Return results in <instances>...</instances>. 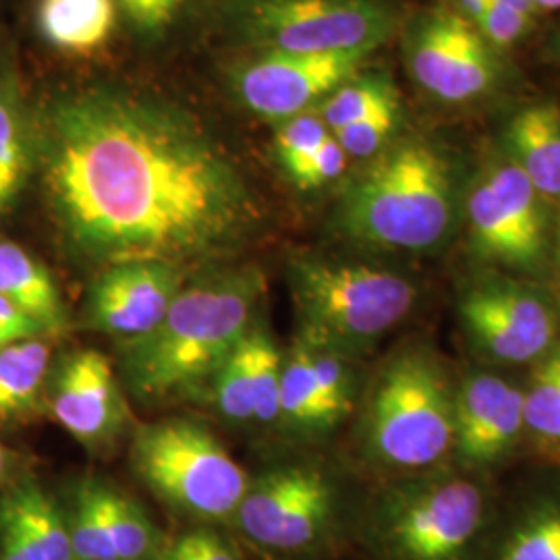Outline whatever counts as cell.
<instances>
[{"label": "cell", "mask_w": 560, "mask_h": 560, "mask_svg": "<svg viewBox=\"0 0 560 560\" xmlns=\"http://www.w3.org/2000/svg\"><path fill=\"white\" fill-rule=\"evenodd\" d=\"M245 339V337H243ZM241 339L233 353L222 361L221 368L212 376V400L222 418L235 423L254 421V399L245 345Z\"/></svg>", "instance_id": "30"}, {"label": "cell", "mask_w": 560, "mask_h": 560, "mask_svg": "<svg viewBox=\"0 0 560 560\" xmlns=\"http://www.w3.org/2000/svg\"><path fill=\"white\" fill-rule=\"evenodd\" d=\"M264 280L235 268L185 282L161 324L120 345V372L131 395L162 402L198 390L254 326Z\"/></svg>", "instance_id": "2"}, {"label": "cell", "mask_w": 560, "mask_h": 560, "mask_svg": "<svg viewBox=\"0 0 560 560\" xmlns=\"http://www.w3.org/2000/svg\"><path fill=\"white\" fill-rule=\"evenodd\" d=\"M400 122V101L386 104L368 117L355 120L332 136L349 159H372L384 152Z\"/></svg>", "instance_id": "31"}, {"label": "cell", "mask_w": 560, "mask_h": 560, "mask_svg": "<svg viewBox=\"0 0 560 560\" xmlns=\"http://www.w3.org/2000/svg\"><path fill=\"white\" fill-rule=\"evenodd\" d=\"M224 30L258 52H374L395 34L388 0H224Z\"/></svg>", "instance_id": "4"}, {"label": "cell", "mask_w": 560, "mask_h": 560, "mask_svg": "<svg viewBox=\"0 0 560 560\" xmlns=\"http://www.w3.org/2000/svg\"><path fill=\"white\" fill-rule=\"evenodd\" d=\"M67 527L75 560H120L102 509L101 481L81 483Z\"/></svg>", "instance_id": "27"}, {"label": "cell", "mask_w": 560, "mask_h": 560, "mask_svg": "<svg viewBox=\"0 0 560 560\" xmlns=\"http://www.w3.org/2000/svg\"><path fill=\"white\" fill-rule=\"evenodd\" d=\"M307 347L312 353L314 378L320 388L322 397L326 400L328 409L332 411V416L339 420L340 416L349 409V402H351L347 370L337 355L328 353L320 345L307 342Z\"/></svg>", "instance_id": "35"}, {"label": "cell", "mask_w": 560, "mask_h": 560, "mask_svg": "<svg viewBox=\"0 0 560 560\" xmlns=\"http://www.w3.org/2000/svg\"><path fill=\"white\" fill-rule=\"evenodd\" d=\"M347 162H349L347 152L340 148L337 138L330 136L322 143L320 150L301 168L300 175L293 179V183L303 189H316L330 180L339 179L347 168Z\"/></svg>", "instance_id": "36"}, {"label": "cell", "mask_w": 560, "mask_h": 560, "mask_svg": "<svg viewBox=\"0 0 560 560\" xmlns=\"http://www.w3.org/2000/svg\"><path fill=\"white\" fill-rule=\"evenodd\" d=\"M453 219L451 171L420 140L381 152L340 196L337 224L351 240L384 249L420 252L446 235Z\"/></svg>", "instance_id": "3"}, {"label": "cell", "mask_w": 560, "mask_h": 560, "mask_svg": "<svg viewBox=\"0 0 560 560\" xmlns=\"http://www.w3.org/2000/svg\"><path fill=\"white\" fill-rule=\"evenodd\" d=\"M534 23H536L534 15L521 13L502 2L490 0L488 9L476 23V30L480 32L481 38L488 42V46L497 52V50L513 48L523 38H527L529 32L534 30Z\"/></svg>", "instance_id": "33"}, {"label": "cell", "mask_w": 560, "mask_h": 560, "mask_svg": "<svg viewBox=\"0 0 560 560\" xmlns=\"http://www.w3.org/2000/svg\"><path fill=\"white\" fill-rule=\"evenodd\" d=\"M494 2H502V4H506V7H511V9H515V11L534 15V18L540 13L538 7L534 4V0H494Z\"/></svg>", "instance_id": "41"}, {"label": "cell", "mask_w": 560, "mask_h": 560, "mask_svg": "<svg viewBox=\"0 0 560 560\" xmlns=\"http://www.w3.org/2000/svg\"><path fill=\"white\" fill-rule=\"evenodd\" d=\"M550 50H552V55L560 60V30L559 34L555 36V40H552V46H550Z\"/></svg>", "instance_id": "44"}, {"label": "cell", "mask_w": 560, "mask_h": 560, "mask_svg": "<svg viewBox=\"0 0 560 560\" xmlns=\"http://www.w3.org/2000/svg\"><path fill=\"white\" fill-rule=\"evenodd\" d=\"M0 560H42L34 541L30 540L20 521L13 520L11 515H4V538Z\"/></svg>", "instance_id": "39"}, {"label": "cell", "mask_w": 560, "mask_h": 560, "mask_svg": "<svg viewBox=\"0 0 560 560\" xmlns=\"http://www.w3.org/2000/svg\"><path fill=\"white\" fill-rule=\"evenodd\" d=\"M7 515L20 521L42 560H75L67 521H62L59 511L40 490L21 488L9 502Z\"/></svg>", "instance_id": "23"}, {"label": "cell", "mask_w": 560, "mask_h": 560, "mask_svg": "<svg viewBox=\"0 0 560 560\" xmlns=\"http://www.w3.org/2000/svg\"><path fill=\"white\" fill-rule=\"evenodd\" d=\"M161 560H237L233 550L210 532H189L173 541Z\"/></svg>", "instance_id": "37"}, {"label": "cell", "mask_w": 560, "mask_h": 560, "mask_svg": "<svg viewBox=\"0 0 560 560\" xmlns=\"http://www.w3.org/2000/svg\"><path fill=\"white\" fill-rule=\"evenodd\" d=\"M101 499L108 532L120 560L156 557V532L138 502L101 481Z\"/></svg>", "instance_id": "25"}, {"label": "cell", "mask_w": 560, "mask_h": 560, "mask_svg": "<svg viewBox=\"0 0 560 560\" xmlns=\"http://www.w3.org/2000/svg\"><path fill=\"white\" fill-rule=\"evenodd\" d=\"M400 96L395 83L382 73H363L339 85L326 101L316 108L326 127L335 133L342 127L368 117L386 104L399 102Z\"/></svg>", "instance_id": "24"}, {"label": "cell", "mask_w": 560, "mask_h": 560, "mask_svg": "<svg viewBox=\"0 0 560 560\" xmlns=\"http://www.w3.org/2000/svg\"><path fill=\"white\" fill-rule=\"evenodd\" d=\"M483 501L471 481H446L409 502L393 536L411 560H453L476 536Z\"/></svg>", "instance_id": "14"}, {"label": "cell", "mask_w": 560, "mask_h": 560, "mask_svg": "<svg viewBox=\"0 0 560 560\" xmlns=\"http://www.w3.org/2000/svg\"><path fill=\"white\" fill-rule=\"evenodd\" d=\"M540 194L513 161L492 166L471 189L467 219L481 254L513 266H534L544 252Z\"/></svg>", "instance_id": "10"}, {"label": "cell", "mask_w": 560, "mask_h": 560, "mask_svg": "<svg viewBox=\"0 0 560 560\" xmlns=\"http://www.w3.org/2000/svg\"><path fill=\"white\" fill-rule=\"evenodd\" d=\"M185 282V270L166 261L108 264L90 287L88 326L120 345L141 339L161 324Z\"/></svg>", "instance_id": "11"}, {"label": "cell", "mask_w": 560, "mask_h": 560, "mask_svg": "<svg viewBox=\"0 0 560 560\" xmlns=\"http://www.w3.org/2000/svg\"><path fill=\"white\" fill-rule=\"evenodd\" d=\"M330 488L318 471L287 467L249 483L235 517L249 540L300 550L320 536L330 515Z\"/></svg>", "instance_id": "12"}, {"label": "cell", "mask_w": 560, "mask_h": 560, "mask_svg": "<svg viewBox=\"0 0 560 560\" xmlns=\"http://www.w3.org/2000/svg\"><path fill=\"white\" fill-rule=\"evenodd\" d=\"M370 52H256L231 69V90L245 110L282 120L316 110L345 81L358 75Z\"/></svg>", "instance_id": "9"}, {"label": "cell", "mask_w": 560, "mask_h": 560, "mask_svg": "<svg viewBox=\"0 0 560 560\" xmlns=\"http://www.w3.org/2000/svg\"><path fill=\"white\" fill-rule=\"evenodd\" d=\"M7 467H9V457H7V448L0 444V480L2 476L7 474Z\"/></svg>", "instance_id": "43"}, {"label": "cell", "mask_w": 560, "mask_h": 560, "mask_svg": "<svg viewBox=\"0 0 560 560\" xmlns=\"http://www.w3.org/2000/svg\"><path fill=\"white\" fill-rule=\"evenodd\" d=\"M40 332L42 328L36 322L30 320L11 301L0 295V349L21 340L34 339Z\"/></svg>", "instance_id": "38"}, {"label": "cell", "mask_w": 560, "mask_h": 560, "mask_svg": "<svg viewBox=\"0 0 560 560\" xmlns=\"http://www.w3.org/2000/svg\"><path fill=\"white\" fill-rule=\"evenodd\" d=\"M0 295L42 330L57 332L65 326V307L50 272L13 241H0Z\"/></svg>", "instance_id": "20"}, {"label": "cell", "mask_w": 560, "mask_h": 560, "mask_svg": "<svg viewBox=\"0 0 560 560\" xmlns=\"http://www.w3.org/2000/svg\"><path fill=\"white\" fill-rule=\"evenodd\" d=\"M523 418V393L497 376H476L467 382L455 434L465 457L486 460L501 455L517 439Z\"/></svg>", "instance_id": "16"}, {"label": "cell", "mask_w": 560, "mask_h": 560, "mask_svg": "<svg viewBox=\"0 0 560 560\" xmlns=\"http://www.w3.org/2000/svg\"><path fill=\"white\" fill-rule=\"evenodd\" d=\"M490 0H451L448 9L455 11L459 18L469 21L471 25H476L480 21L483 11L488 9Z\"/></svg>", "instance_id": "40"}, {"label": "cell", "mask_w": 560, "mask_h": 560, "mask_svg": "<svg viewBox=\"0 0 560 560\" xmlns=\"http://www.w3.org/2000/svg\"><path fill=\"white\" fill-rule=\"evenodd\" d=\"M332 136L316 110L282 120L275 133V150L284 173L295 179L301 168L318 152L322 143Z\"/></svg>", "instance_id": "29"}, {"label": "cell", "mask_w": 560, "mask_h": 560, "mask_svg": "<svg viewBox=\"0 0 560 560\" xmlns=\"http://www.w3.org/2000/svg\"><path fill=\"white\" fill-rule=\"evenodd\" d=\"M245 353L249 365V382H252V399H254V421L272 423L280 418V374H282V358L275 340L268 332L254 324L245 339Z\"/></svg>", "instance_id": "26"}, {"label": "cell", "mask_w": 560, "mask_h": 560, "mask_svg": "<svg viewBox=\"0 0 560 560\" xmlns=\"http://www.w3.org/2000/svg\"><path fill=\"white\" fill-rule=\"evenodd\" d=\"M117 0H38L36 25L55 50L90 57L115 34Z\"/></svg>", "instance_id": "18"}, {"label": "cell", "mask_w": 560, "mask_h": 560, "mask_svg": "<svg viewBox=\"0 0 560 560\" xmlns=\"http://www.w3.org/2000/svg\"><path fill=\"white\" fill-rule=\"evenodd\" d=\"M501 560H560V511H544L525 521Z\"/></svg>", "instance_id": "32"}, {"label": "cell", "mask_w": 560, "mask_h": 560, "mask_svg": "<svg viewBox=\"0 0 560 560\" xmlns=\"http://www.w3.org/2000/svg\"><path fill=\"white\" fill-rule=\"evenodd\" d=\"M36 161L34 115L27 110L18 78L0 71V217L20 198Z\"/></svg>", "instance_id": "19"}, {"label": "cell", "mask_w": 560, "mask_h": 560, "mask_svg": "<svg viewBox=\"0 0 560 560\" xmlns=\"http://www.w3.org/2000/svg\"><path fill=\"white\" fill-rule=\"evenodd\" d=\"M279 405L280 418L295 425L322 428L337 421L314 378L307 342L298 345L289 360H282Z\"/></svg>", "instance_id": "22"}, {"label": "cell", "mask_w": 560, "mask_h": 560, "mask_svg": "<svg viewBox=\"0 0 560 560\" xmlns=\"http://www.w3.org/2000/svg\"><path fill=\"white\" fill-rule=\"evenodd\" d=\"M441 376L428 361L400 358L382 374L368 413V439L381 459L423 467L455 439V420Z\"/></svg>", "instance_id": "7"}, {"label": "cell", "mask_w": 560, "mask_h": 560, "mask_svg": "<svg viewBox=\"0 0 560 560\" xmlns=\"http://www.w3.org/2000/svg\"><path fill=\"white\" fill-rule=\"evenodd\" d=\"M48 402L55 420L90 448L115 441L129 416L115 368L96 349H83L60 363Z\"/></svg>", "instance_id": "13"}, {"label": "cell", "mask_w": 560, "mask_h": 560, "mask_svg": "<svg viewBox=\"0 0 560 560\" xmlns=\"http://www.w3.org/2000/svg\"><path fill=\"white\" fill-rule=\"evenodd\" d=\"M538 11H560V0H534Z\"/></svg>", "instance_id": "42"}, {"label": "cell", "mask_w": 560, "mask_h": 560, "mask_svg": "<svg viewBox=\"0 0 560 560\" xmlns=\"http://www.w3.org/2000/svg\"><path fill=\"white\" fill-rule=\"evenodd\" d=\"M407 69L421 92L442 104L486 96L501 78L497 52L476 25L448 7L421 11L405 36Z\"/></svg>", "instance_id": "8"}, {"label": "cell", "mask_w": 560, "mask_h": 560, "mask_svg": "<svg viewBox=\"0 0 560 560\" xmlns=\"http://www.w3.org/2000/svg\"><path fill=\"white\" fill-rule=\"evenodd\" d=\"M62 240L96 268L221 260L258 233L240 162L191 110L117 83L62 90L34 115Z\"/></svg>", "instance_id": "1"}, {"label": "cell", "mask_w": 560, "mask_h": 560, "mask_svg": "<svg viewBox=\"0 0 560 560\" xmlns=\"http://www.w3.org/2000/svg\"><path fill=\"white\" fill-rule=\"evenodd\" d=\"M523 418L541 439L560 442V349L541 363L523 395Z\"/></svg>", "instance_id": "28"}, {"label": "cell", "mask_w": 560, "mask_h": 560, "mask_svg": "<svg viewBox=\"0 0 560 560\" xmlns=\"http://www.w3.org/2000/svg\"><path fill=\"white\" fill-rule=\"evenodd\" d=\"M50 349L42 340H21L0 349V421L30 413L48 378Z\"/></svg>", "instance_id": "21"}, {"label": "cell", "mask_w": 560, "mask_h": 560, "mask_svg": "<svg viewBox=\"0 0 560 560\" xmlns=\"http://www.w3.org/2000/svg\"><path fill=\"white\" fill-rule=\"evenodd\" d=\"M131 465L162 501L201 520L235 515L249 488L240 463L196 421H154L138 428Z\"/></svg>", "instance_id": "6"}, {"label": "cell", "mask_w": 560, "mask_h": 560, "mask_svg": "<svg viewBox=\"0 0 560 560\" xmlns=\"http://www.w3.org/2000/svg\"><path fill=\"white\" fill-rule=\"evenodd\" d=\"M291 289L305 342L360 345L399 324L416 289L395 272L368 264L303 256L291 264Z\"/></svg>", "instance_id": "5"}, {"label": "cell", "mask_w": 560, "mask_h": 560, "mask_svg": "<svg viewBox=\"0 0 560 560\" xmlns=\"http://www.w3.org/2000/svg\"><path fill=\"white\" fill-rule=\"evenodd\" d=\"M511 161L532 180L536 191L560 198V108L540 102L521 108L506 125Z\"/></svg>", "instance_id": "17"}, {"label": "cell", "mask_w": 560, "mask_h": 560, "mask_svg": "<svg viewBox=\"0 0 560 560\" xmlns=\"http://www.w3.org/2000/svg\"><path fill=\"white\" fill-rule=\"evenodd\" d=\"M463 318L481 347L502 361H529L548 351L555 320L548 307L515 289H481L463 303Z\"/></svg>", "instance_id": "15"}, {"label": "cell", "mask_w": 560, "mask_h": 560, "mask_svg": "<svg viewBox=\"0 0 560 560\" xmlns=\"http://www.w3.org/2000/svg\"><path fill=\"white\" fill-rule=\"evenodd\" d=\"M185 4L187 0H117L120 13L133 32L148 40L162 38L179 20Z\"/></svg>", "instance_id": "34"}]
</instances>
